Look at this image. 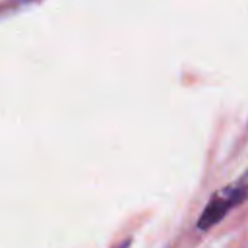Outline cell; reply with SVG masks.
Instances as JSON below:
<instances>
[{"label":"cell","mask_w":248,"mask_h":248,"mask_svg":"<svg viewBox=\"0 0 248 248\" xmlns=\"http://www.w3.org/2000/svg\"><path fill=\"white\" fill-rule=\"evenodd\" d=\"M244 200H246V176L242 174L236 184H229V186H225L223 190H219V192H215L211 196V200L207 202L203 213L198 219V229H202V231L211 229L232 207H236Z\"/></svg>","instance_id":"6da1fadb"}]
</instances>
